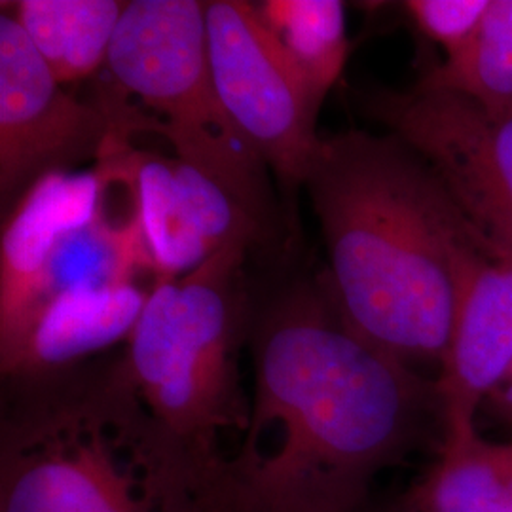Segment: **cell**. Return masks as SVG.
Listing matches in <instances>:
<instances>
[{
  "instance_id": "cell-2",
  "label": "cell",
  "mask_w": 512,
  "mask_h": 512,
  "mask_svg": "<svg viewBox=\"0 0 512 512\" xmlns=\"http://www.w3.org/2000/svg\"><path fill=\"white\" fill-rule=\"evenodd\" d=\"M304 186L329 253L325 285L349 329L439 374L463 262L486 234L433 165L391 133L323 139Z\"/></svg>"
},
{
  "instance_id": "cell-6",
  "label": "cell",
  "mask_w": 512,
  "mask_h": 512,
  "mask_svg": "<svg viewBox=\"0 0 512 512\" xmlns=\"http://www.w3.org/2000/svg\"><path fill=\"white\" fill-rule=\"evenodd\" d=\"M209 67L239 133L287 188L304 186L323 143V99L277 42L255 4L205 2Z\"/></svg>"
},
{
  "instance_id": "cell-4",
  "label": "cell",
  "mask_w": 512,
  "mask_h": 512,
  "mask_svg": "<svg viewBox=\"0 0 512 512\" xmlns=\"http://www.w3.org/2000/svg\"><path fill=\"white\" fill-rule=\"evenodd\" d=\"M234 243L183 277H160L120 363L150 416L196 458L226 465L220 437L243 435L251 414L239 376L245 340L241 266Z\"/></svg>"
},
{
  "instance_id": "cell-8",
  "label": "cell",
  "mask_w": 512,
  "mask_h": 512,
  "mask_svg": "<svg viewBox=\"0 0 512 512\" xmlns=\"http://www.w3.org/2000/svg\"><path fill=\"white\" fill-rule=\"evenodd\" d=\"M366 116L425 158L465 215L512 251V110L490 112L437 90L370 88Z\"/></svg>"
},
{
  "instance_id": "cell-3",
  "label": "cell",
  "mask_w": 512,
  "mask_h": 512,
  "mask_svg": "<svg viewBox=\"0 0 512 512\" xmlns=\"http://www.w3.org/2000/svg\"><path fill=\"white\" fill-rule=\"evenodd\" d=\"M18 389L0 425V512H236L226 465L162 429L120 359Z\"/></svg>"
},
{
  "instance_id": "cell-10",
  "label": "cell",
  "mask_w": 512,
  "mask_h": 512,
  "mask_svg": "<svg viewBox=\"0 0 512 512\" xmlns=\"http://www.w3.org/2000/svg\"><path fill=\"white\" fill-rule=\"evenodd\" d=\"M105 200L107 179L99 167L54 171L23 192L0 241V353L18 342L42 308L59 245L97 219Z\"/></svg>"
},
{
  "instance_id": "cell-19",
  "label": "cell",
  "mask_w": 512,
  "mask_h": 512,
  "mask_svg": "<svg viewBox=\"0 0 512 512\" xmlns=\"http://www.w3.org/2000/svg\"><path fill=\"white\" fill-rule=\"evenodd\" d=\"M391 512H416L414 511V509H410V507H408V505H406V503H401V507H399V509H395V511H391Z\"/></svg>"
},
{
  "instance_id": "cell-1",
  "label": "cell",
  "mask_w": 512,
  "mask_h": 512,
  "mask_svg": "<svg viewBox=\"0 0 512 512\" xmlns=\"http://www.w3.org/2000/svg\"><path fill=\"white\" fill-rule=\"evenodd\" d=\"M251 344V414L226 458L236 512H359L387 469L439 450L437 380L349 329L325 281L279 298Z\"/></svg>"
},
{
  "instance_id": "cell-17",
  "label": "cell",
  "mask_w": 512,
  "mask_h": 512,
  "mask_svg": "<svg viewBox=\"0 0 512 512\" xmlns=\"http://www.w3.org/2000/svg\"><path fill=\"white\" fill-rule=\"evenodd\" d=\"M401 6L421 37L452 57L473 38L490 0H406Z\"/></svg>"
},
{
  "instance_id": "cell-9",
  "label": "cell",
  "mask_w": 512,
  "mask_h": 512,
  "mask_svg": "<svg viewBox=\"0 0 512 512\" xmlns=\"http://www.w3.org/2000/svg\"><path fill=\"white\" fill-rule=\"evenodd\" d=\"M97 165L128 186L158 279L190 274L228 245L268 241L222 186L179 158L114 137Z\"/></svg>"
},
{
  "instance_id": "cell-5",
  "label": "cell",
  "mask_w": 512,
  "mask_h": 512,
  "mask_svg": "<svg viewBox=\"0 0 512 512\" xmlns=\"http://www.w3.org/2000/svg\"><path fill=\"white\" fill-rule=\"evenodd\" d=\"M107 71L120 92L150 112L148 131L164 137L175 158L222 186L270 239L275 200L268 165L220 101L207 55L205 2H128Z\"/></svg>"
},
{
  "instance_id": "cell-14",
  "label": "cell",
  "mask_w": 512,
  "mask_h": 512,
  "mask_svg": "<svg viewBox=\"0 0 512 512\" xmlns=\"http://www.w3.org/2000/svg\"><path fill=\"white\" fill-rule=\"evenodd\" d=\"M10 12L38 55L63 84L107 69L110 44L128 2L19 0Z\"/></svg>"
},
{
  "instance_id": "cell-18",
  "label": "cell",
  "mask_w": 512,
  "mask_h": 512,
  "mask_svg": "<svg viewBox=\"0 0 512 512\" xmlns=\"http://www.w3.org/2000/svg\"><path fill=\"white\" fill-rule=\"evenodd\" d=\"M482 408H486L490 418L511 431L512 435V365L501 384L495 387L486 403L482 404Z\"/></svg>"
},
{
  "instance_id": "cell-11",
  "label": "cell",
  "mask_w": 512,
  "mask_h": 512,
  "mask_svg": "<svg viewBox=\"0 0 512 512\" xmlns=\"http://www.w3.org/2000/svg\"><path fill=\"white\" fill-rule=\"evenodd\" d=\"M512 365V251L480 241L459 277L454 332L437 374L444 425L476 416Z\"/></svg>"
},
{
  "instance_id": "cell-13",
  "label": "cell",
  "mask_w": 512,
  "mask_h": 512,
  "mask_svg": "<svg viewBox=\"0 0 512 512\" xmlns=\"http://www.w3.org/2000/svg\"><path fill=\"white\" fill-rule=\"evenodd\" d=\"M435 461L403 501L416 512H512V439L448 423Z\"/></svg>"
},
{
  "instance_id": "cell-12",
  "label": "cell",
  "mask_w": 512,
  "mask_h": 512,
  "mask_svg": "<svg viewBox=\"0 0 512 512\" xmlns=\"http://www.w3.org/2000/svg\"><path fill=\"white\" fill-rule=\"evenodd\" d=\"M154 287L141 281L84 285L48 300L18 342L0 353L2 376L35 384L74 370L97 353L126 342Z\"/></svg>"
},
{
  "instance_id": "cell-15",
  "label": "cell",
  "mask_w": 512,
  "mask_h": 512,
  "mask_svg": "<svg viewBox=\"0 0 512 512\" xmlns=\"http://www.w3.org/2000/svg\"><path fill=\"white\" fill-rule=\"evenodd\" d=\"M416 86L454 93L490 112L512 110V0H490L473 38L425 69Z\"/></svg>"
},
{
  "instance_id": "cell-7",
  "label": "cell",
  "mask_w": 512,
  "mask_h": 512,
  "mask_svg": "<svg viewBox=\"0 0 512 512\" xmlns=\"http://www.w3.org/2000/svg\"><path fill=\"white\" fill-rule=\"evenodd\" d=\"M18 21L0 16V194L21 198L40 177L97 160L114 135H133V110L112 82L97 99L65 90Z\"/></svg>"
},
{
  "instance_id": "cell-16",
  "label": "cell",
  "mask_w": 512,
  "mask_h": 512,
  "mask_svg": "<svg viewBox=\"0 0 512 512\" xmlns=\"http://www.w3.org/2000/svg\"><path fill=\"white\" fill-rule=\"evenodd\" d=\"M266 27L325 101L346 69L351 42L338 0H266L255 4Z\"/></svg>"
}]
</instances>
